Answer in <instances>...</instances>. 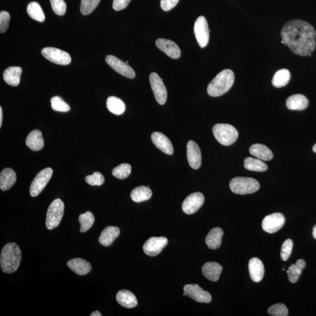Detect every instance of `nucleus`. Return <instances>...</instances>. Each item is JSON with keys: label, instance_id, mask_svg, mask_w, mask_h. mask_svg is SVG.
<instances>
[{"label": "nucleus", "instance_id": "obj_45", "mask_svg": "<svg viewBox=\"0 0 316 316\" xmlns=\"http://www.w3.org/2000/svg\"><path fill=\"white\" fill-rule=\"evenodd\" d=\"M180 0H160V7L165 11H168L177 5Z\"/></svg>", "mask_w": 316, "mask_h": 316}, {"label": "nucleus", "instance_id": "obj_4", "mask_svg": "<svg viewBox=\"0 0 316 316\" xmlns=\"http://www.w3.org/2000/svg\"><path fill=\"white\" fill-rule=\"evenodd\" d=\"M260 187L258 181L251 178L236 177L229 183V188L238 195H247L257 192Z\"/></svg>", "mask_w": 316, "mask_h": 316}, {"label": "nucleus", "instance_id": "obj_49", "mask_svg": "<svg viewBox=\"0 0 316 316\" xmlns=\"http://www.w3.org/2000/svg\"><path fill=\"white\" fill-rule=\"evenodd\" d=\"M313 237L316 240V225L313 228Z\"/></svg>", "mask_w": 316, "mask_h": 316}, {"label": "nucleus", "instance_id": "obj_26", "mask_svg": "<svg viewBox=\"0 0 316 316\" xmlns=\"http://www.w3.org/2000/svg\"><path fill=\"white\" fill-rule=\"evenodd\" d=\"M17 181V175L13 169L5 168L0 175V188L3 191L10 189Z\"/></svg>", "mask_w": 316, "mask_h": 316}, {"label": "nucleus", "instance_id": "obj_40", "mask_svg": "<svg viewBox=\"0 0 316 316\" xmlns=\"http://www.w3.org/2000/svg\"><path fill=\"white\" fill-rule=\"evenodd\" d=\"M268 314L273 316H287L288 309L284 304L277 303L271 306L268 310Z\"/></svg>", "mask_w": 316, "mask_h": 316}, {"label": "nucleus", "instance_id": "obj_42", "mask_svg": "<svg viewBox=\"0 0 316 316\" xmlns=\"http://www.w3.org/2000/svg\"><path fill=\"white\" fill-rule=\"evenodd\" d=\"M52 10L58 16H62L67 11V4L64 0H50Z\"/></svg>", "mask_w": 316, "mask_h": 316}, {"label": "nucleus", "instance_id": "obj_21", "mask_svg": "<svg viewBox=\"0 0 316 316\" xmlns=\"http://www.w3.org/2000/svg\"><path fill=\"white\" fill-rule=\"evenodd\" d=\"M68 266L79 275H85L90 272L92 267L90 262L82 258H74L68 262Z\"/></svg>", "mask_w": 316, "mask_h": 316}, {"label": "nucleus", "instance_id": "obj_51", "mask_svg": "<svg viewBox=\"0 0 316 316\" xmlns=\"http://www.w3.org/2000/svg\"><path fill=\"white\" fill-rule=\"evenodd\" d=\"M183 296H187V294H186V293H185V292H184Z\"/></svg>", "mask_w": 316, "mask_h": 316}, {"label": "nucleus", "instance_id": "obj_32", "mask_svg": "<svg viewBox=\"0 0 316 316\" xmlns=\"http://www.w3.org/2000/svg\"><path fill=\"white\" fill-rule=\"evenodd\" d=\"M107 107L109 112L115 115H121L126 110V105L120 98L110 96L107 100Z\"/></svg>", "mask_w": 316, "mask_h": 316}, {"label": "nucleus", "instance_id": "obj_14", "mask_svg": "<svg viewBox=\"0 0 316 316\" xmlns=\"http://www.w3.org/2000/svg\"><path fill=\"white\" fill-rule=\"evenodd\" d=\"M168 243V240L166 237H151L146 241L143 246V250L149 256H157L162 251Z\"/></svg>", "mask_w": 316, "mask_h": 316}, {"label": "nucleus", "instance_id": "obj_7", "mask_svg": "<svg viewBox=\"0 0 316 316\" xmlns=\"http://www.w3.org/2000/svg\"><path fill=\"white\" fill-rule=\"evenodd\" d=\"M53 175V169L47 168L42 170L36 176L30 186V195L32 197H37L42 192Z\"/></svg>", "mask_w": 316, "mask_h": 316}, {"label": "nucleus", "instance_id": "obj_38", "mask_svg": "<svg viewBox=\"0 0 316 316\" xmlns=\"http://www.w3.org/2000/svg\"><path fill=\"white\" fill-rule=\"evenodd\" d=\"M52 108L54 111L59 112H68L70 111V107L68 104L59 96L53 97L50 99Z\"/></svg>", "mask_w": 316, "mask_h": 316}, {"label": "nucleus", "instance_id": "obj_24", "mask_svg": "<svg viewBox=\"0 0 316 316\" xmlns=\"http://www.w3.org/2000/svg\"><path fill=\"white\" fill-rule=\"evenodd\" d=\"M309 101L305 95L300 94L291 95L286 100V105L291 110H303L308 107Z\"/></svg>", "mask_w": 316, "mask_h": 316}, {"label": "nucleus", "instance_id": "obj_27", "mask_svg": "<svg viewBox=\"0 0 316 316\" xmlns=\"http://www.w3.org/2000/svg\"><path fill=\"white\" fill-rule=\"evenodd\" d=\"M224 231L222 228L216 227L211 229L206 237L205 243L211 249H216L221 246Z\"/></svg>", "mask_w": 316, "mask_h": 316}, {"label": "nucleus", "instance_id": "obj_17", "mask_svg": "<svg viewBox=\"0 0 316 316\" xmlns=\"http://www.w3.org/2000/svg\"><path fill=\"white\" fill-rule=\"evenodd\" d=\"M156 45L160 50L172 59L181 57V51L180 47L174 42L165 39H158L156 41Z\"/></svg>", "mask_w": 316, "mask_h": 316}, {"label": "nucleus", "instance_id": "obj_19", "mask_svg": "<svg viewBox=\"0 0 316 316\" xmlns=\"http://www.w3.org/2000/svg\"><path fill=\"white\" fill-rule=\"evenodd\" d=\"M250 277L253 282H259L263 279L264 266L262 262L258 258L250 259L248 264Z\"/></svg>", "mask_w": 316, "mask_h": 316}, {"label": "nucleus", "instance_id": "obj_50", "mask_svg": "<svg viewBox=\"0 0 316 316\" xmlns=\"http://www.w3.org/2000/svg\"><path fill=\"white\" fill-rule=\"evenodd\" d=\"M313 151H314V153H316V144L313 147Z\"/></svg>", "mask_w": 316, "mask_h": 316}, {"label": "nucleus", "instance_id": "obj_34", "mask_svg": "<svg viewBox=\"0 0 316 316\" xmlns=\"http://www.w3.org/2000/svg\"><path fill=\"white\" fill-rule=\"evenodd\" d=\"M290 79V71L286 68H283L277 71L274 75L272 81V85L278 88L284 87Z\"/></svg>", "mask_w": 316, "mask_h": 316}, {"label": "nucleus", "instance_id": "obj_39", "mask_svg": "<svg viewBox=\"0 0 316 316\" xmlns=\"http://www.w3.org/2000/svg\"><path fill=\"white\" fill-rule=\"evenodd\" d=\"M101 0H82L80 4V11L83 15H88L96 8Z\"/></svg>", "mask_w": 316, "mask_h": 316}, {"label": "nucleus", "instance_id": "obj_2", "mask_svg": "<svg viewBox=\"0 0 316 316\" xmlns=\"http://www.w3.org/2000/svg\"><path fill=\"white\" fill-rule=\"evenodd\" d=\"M22 259V252L16 243H10L3 247L0 257L2 272L11 273L16 272Z\"/></svg>", "mask_w": 316, "mask_h": 316}, {"label": "nucleus", "instance_id": "obj_11", "mask_svg": "<svg viewBox=\"0 0 316 316\" xmlns=\"http://www.w3.org/2000/svg\"><path fill=\"white\" fill-rule=\"evenodd\" d=\"M285 218L282 213H275L265 217L262 222V227L268 233L273 234L284 226Z\"/></svg>", "mask_w": 316, "mask_h": 316}, {"label": "nucleus", "instance_id": "obj_10", "mask_svg": "<svg viewBox=\"0 0 316 316\" xmlns=\"http://www.w3.org/2000/svg\"><path fill=\"white\" fill-rule=\"evenodd\" d=\"M150 82L157 102L163 105L166 103L168 93L163 80L157 73L153 72L150 74Z\"/></svg>", "mask_w": 316, "mask_h": 316}, {"label": "nucleus", "instance_id": "obj_52", "mask_svg": "<svg viewBox=\"0 0 316 316\" xmlns=\"http://www.w3.org/2000/svg\"><path fill=\"white\" fill-rule=\"evenodd\" d=\"M126 64H128V61H127V62H126Z\"/></svg>", "mask_w": 316, "mask_h": 316}, {"label": "nucleus", "instance_id": "obj_36", "mask_svg": "<svg viewBox=\"0 0 316 316\" xmlns=\"http://www.w3.org/2000/svg\"><path fill=\"white\" fill-rule=\"evenodd\" d=\"M79 221L81 225L80 232H85L88 231L93 225L95 219L93 213L90 211H87L84 214H80Z\"/></svg>", "mask_w": 316, "mask_h": 316}, {"label": "nucleus", "instance_id": "obj_30", "mask_svg": "<svg viewBox=\"0 0 316 316\" xmlns=\"http://www.w3.org/2000/svg\"><path fill=\"white\" fill-rule=\"evenodd\" d=\"M305 267L306 262L302 259H298L296 264L291 265L289 267L288 270L286 271V272L288 274L289 281L293 283V284L297 282L301 274H302V270Z\"/></svg>", "mask_w": 316, "mask_h": 316}, {"label": "nucleus", "instance_id": "obj_33", "mask_svg": "<svg viewBox=\"0 0 316 316\" xmlns=\"http://www.w3.org/2000/svg\"><path fill=\"white\" fill-rule=\"evenodd\" d=\"M244 168L248 171L265 172L268 169V166L262 160L251 157L246 158L244 160Z\"/></svg>", "mask_w": 316, "mask_h": 316}, {"label": "nucleus", "instance_id": "obj_44", "mask_svg": "<svg viewBox=\"0 0 316 316\" xmlns=\"http://www.w3.org/2000/svg\"><path fill=\"white\" fill-rule=\"evenodd\" d=\"M10 21V14L7 11H1L0 13V32L1 33H4L7 30Z\"/></svg>", "mask_w": 316, "mask_h": 316}, {"label": "nucleus", "instance_id": "obj_47", "mask_svg": "<svg viewBox=\"0 0 316 316\" xmlns=\"http://www.w3.org/2000/svg\"><path fill=\"white\" fill-rule=\"evenodd\" d=\"M2 123V107H0V127H1Z\"/></svg>", "mask_w": 316, "mask_h": 316}, {"label": "nucleus", "instance_id": "obj_12", "mask_svg": "<svg viewBox=\"0 0 316 316\" xmlns=\"http://www.w3.org/2000/svg\"><path fill=\"white\" fill-rule=\"evenodd\" d=\"M204 202L203 194L196 192L190 194L184 200L182 203V210L187 214H193L201 208Z\"/></svg>", "mask_w": 316, "mask_h": 316}, {"label": "nucleus", "instance_id": "obj_9", "mask_svg": "<svg viewBox=\"0 0 316 316\" xmlns=\"http://www.w3.org/2000/svg\"><path fill=\"white\" fill-rule=\"evenodd\" d=\"M194 32L199 46L203 48L209 42L210 31L206 19L200 16L196 20L194 25Z\"/></svg>", "mask_w": 316, "mask_h": 316}, {"label": "nucleus", "instance_id": "obj_5", "mask_svg": "<svg viewBox=\"0 0 316 316\" xmlns=\"http://www.w3.org/2000/svg\"><path fill=\"white\" fill-rule=\"evenodd\" d=\"M213 133L217 141L225 146L233 144L238 137L236 128L229 124H217L213 128Z\"/></svg>", "mask_w": 316, "mask_h": 316}, {"label": "nucleus", "instance_id": "obj_1", "mask_svg": "<svg viewBox=\"0 0 316 316\" xmlns=\"http://www.w3.org/2000/svg\"><path fill=\"white\" fill-rule=\"evenodd\" d=\"M285 46L297 55L312 56L316 46L315 29L305 21L294 20L286 23L281 31Z\"/></svg>", "mask_w": 316, "mask_h": 316}, {"label": "nucleus", "instance_id": "obj_3", "mask_svg": "<svg viewBox=\"0 0 316 316\" xmlns=\"http://www.w3.org/2000/svg\"><path fill=\"white\" fill-rule=\"evenodd\" d=\"M234 82V74L229 69L224 70L214 77L207 87V93L211 97H219L230 89Z\"/></svg>", "mask_w": 316, "mask_h": 316}, {"label": "nucleus", "instance_id": "obj_46", "mask_svg": "<svg viewBox=\"0 0 316 316\" xmlns=\"http://www.w3.org/2000/svg\"><path fill=\"white\" fill-rule=\"evenodd\" d=\"M131 0H113V7L115 11H120L126 8Z\"/></svg>", "mask_w": 316, "mask_h": 316}, {"label": "nucleus", "instance_id": "obj_20", "mask_svg": "<svg viewBox=\"0 0 316 316\" xmlns=\"http://www.w3.org/2000/svg\"><path fill=\"white\" fill-rule=\"evenodd\" d=\"M223 267L216 262H208L202 268V273L210 281L217 282L222 273Z\"/></svg>", "mask_w": 316, "mask_h": 316}, {"label": "nucleus", "instance_id": "obj_15", "mask_svg": "<svg viewBox=\"0 0 316 316\" xmlns=\"http://www.w3.org/2000/svg\"><path fill=\"white\" fill-rule=\"evenodd\" d=\"M184 292L190 298L199 303H210L211 301V294L203 290L197 284L186 285L183 288Z\"/></svg>", "mask_w": 316, "mask_h": 316}, {"label": "nucleus", "instance_id": "obj_22", "mask_svg": "<svg viewBox=\"0 0 316 316\" xmlns=\"http://www.w3.org/2000/svg\"><path fill=\"white\" fill-rule=\"evenodd\" d=\"M26 145L32 151L41 150L44 147V140L41 131L38 130L31 131L26 139Z\"/></svg>", "mask_w": 316, "mask_h": 316}, {"label": "nucleus", "instance_id": "obj_48", "mask_svg": "<svg viewBox=\"0 0 316 316\" xmlns=\"http://www.w3.org/2000/svg\"><path fill=\"white\" fill-rule=\"evenodd\" d=\"M91 316H101L102 315H101V313L98 311H95L90 315Z\"/></svg>", "mask_w": 316, "mask_h": 316}, {"label": "nucleus", "instance_id": "obj_31", "mask_svg": "<svg viewBox=\"0 0 316 316\" xmlns=\"http://www.w3.org/2000/svg\"><path fill=\"white\" fill-rule=\"evenodd\" d=\"M153 195L152 190L144 186L135 187L131 193V198L134 202L141 203L148 201Z\"/></svg>", "mask_w": 316, "mask_h": 316}, {"label": "nucleus", "instance_id": "obj_25", "mask_svg": "<svg viewBox=\"0 0 316 316\" xmlns=\"http://www.w3.org/2000/svg\"><path fill=\"white\" fill-rule=\"evenodd\" d=\"M116 299L121 306L126 308H134L138 305V301L135 295L127 290L119 291L116 296Z\"/></svg>", "mask_w": 316, "mask_h": 316}, {"label": "nucleus", "instance_id": "obj_23", "mask_svg": "<svg viewBox=\"0 0 316 316\" xmlns=\"http://www.w3.org/2000/svg\"><path fill=\"white\" fill-rule=\"evenodd\" d=\"M120 234V230L117 226H107L101 233L99 243L103 246H110Z\"/></svg>", "mask_w": 316, "mask_h": 316}, {"label": "nucleus", "instance_id": "obj_41", "mask_svg": "<svg viewBox=\"0 0 316 316\" xmlns=\"http://www.w3.org/2000/svg\"><path fill=\"white\" fill-rule=\"evenodd\" d=\"M104 176L99 172H95L93 175L86 177V181L91 186H101L104 183Z\"/></svg>", "mask_w": 316, "mask_h": 316}, {"label": "nucleus", "instance_id": "obj_43", "mask_svg": "<svg viewBox=\"0 0 316 316\" xmlns=\"http://www.w3.org/2000/svg\"><path fill=\"white\" fill-rule=\"evenodd\" d=\"M293 247V241L291 239L286 240L283 244L281 251V257L283 261H286L290 257Z\"/></svg>", "mask_w": 316, "mask_h": 316}, {"label": "nucleus", "instance_id": "obj_13", "mask_svg": "<svg viewBox=\"0 0 316 316\" xmlns=\"http://www.w3.org/2000/svg\"><path fill=\"white\" fill-rule=\"evenodd\" d=\"M106 61L107 64L111 67L113 70L117 71L119 74H121L129 79H134L135 77V71L133 68L128 65L127 64L121 61L117 57L113 55L106 56Z\"/></svg>", "mask_w": 316, "mask_h": 316}, {"label": "nucleus", "instance_id": "obj_6", "mask_svg": "<svg viewBox=\"0 0 316 316\" xmlns=\"http://www.w3.org/2000/svg\"><path fill=\"white\" fill-rule=\"evenodd\" d=\"M65 205L61 199L53 201L49 205L46 217V226L48 229H52L59 225L64 214Z\"/></svg>", "mask_w": 316, "mask_h": 316}, {"label": "nucleus", "instance_id": "obj_8", "mask_svg": "<svg viewBox=\"0 0 316 316\" xmlns=\"http://www.w3.org/2000/svg\"><path fill=\"white\" fill-rule=\"evenodd\" d=\"M42 55L47 60L55 64L68 65L70 64V56L64 50L55 48V47H47L42 49Z\"/></svg>", "mask_w": 316, "mask_h": 316}, {"label": "nucleus", "instance_id": "obj_35", "mask_svg": "<svg viewBox=\"0 0 316 316\" xmlns=\"http://www.w3.org/2000/svg\"><path fill=\"white\" fill-rule=\"evenodd\" d=\"M27 13L33 20L38 22H43L45 16L41 5L37 2H31L27 6Z\"/></svg>", "mask_w": 316, "mask_h": 316}, {"label": "nucleus", "instance_id": "obj_37", "mask_svg": "<svg viewBox=\"0 0 316 316\" xmlns=\"http://www.w3.org/2000/svg\"><path fill=\"white\" fill-rule=\"evenodd\" d=\"M131 172V166L130 164L123 163L113 169L112 174L119 180H124L129 177Z\"/></svg>", "mask_w": 316, "mask_h": 316}, {"label": "nucleus", "instance_id": "obj_18", "mask_svg": "<svg viewBox=\"0 0 316 316\" xmlns=\"http://www.w3.org/2000/svg\"><path fill=\"white\" fill-rule=\"evenodd\" d=\"M151 140L156 147L167 155L174 154V147L171 141L163 134L155 132L151 135Z\"/></svg>", "mask_w": 316, "mask_h": 316}, {"label": "nucleus", "instance_id": "obj_16", "mask_svg": "<svg viewBox=\"0 0 316 316\" xmlns=\"http://www.w3.org/2000/svg\"><path fill=\"white\" fill-rule=\"evenodd\" d=\"M187 160L191 168L198 169L202 165L201 151L198 144L189 141L187 144Z\"/></svg>", "mask_w": 316, "mask_h": 316}, {"label": "nucleus", "instance_id": "obj_29", "mask_svg": "<svg viewBox=\"0 0 316 316\" xmlns=\"http://www.w3.org/2000/svg\"><path fill=\"white\" fill-rule=\"evenodd\" d=\"M249 151L252 156L262 160H270L273 157L272 152L270 149L263 144H253L249 148Z\"/></svg>", "mask_w": 316, "mask_h": 316}, {"label": "nucleus", "instance_id": "obj_28", "mask_svg": "<svg viewBox=\"0 0 316 316\" xmlns=\"http://www.w3.org/2000/svg\"><path fill=\"white\" fill-rule=\"evenodd\" d=\"M22 68L20 67H13L7 68L3 73V78L7 84L12 86L20 85Z\"/></svg>", "mask_w": 316, "mask_h": 316}]
</instances>
